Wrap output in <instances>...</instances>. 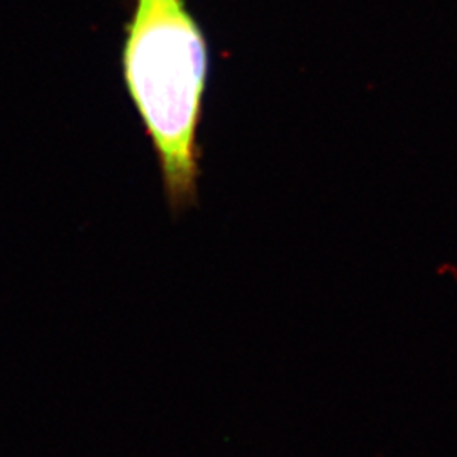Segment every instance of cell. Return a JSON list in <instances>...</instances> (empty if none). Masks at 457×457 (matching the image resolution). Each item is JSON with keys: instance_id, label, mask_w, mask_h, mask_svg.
<instances>
[{"instance_id": "6da1fadb", "label": "cell", "mask_w": 457, "mask_h": 457, "mask_svg": "<svg viewBox=\"0 0 457 457\" xmlns=\"http://www.w3.org/2000/svg\"><path fill=\"white\" fill-rule=\"evenodd\" d=\"M209 65L207 37L187 0L132 2L120 53L122 79L175 211L195 204Z\"/></svg>"}]
</instances>
